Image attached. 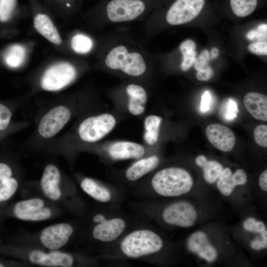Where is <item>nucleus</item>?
Instances as JSON below:
<instances>
[{"label": "nucleus", "instance_id": "nucleus-9", "mask_svg": "<svg viewBox=\"0 0 267 267\" xmlns=\"http://www.w3.org/2000/svg\"><path fill=\"white\" fill-rule=\"evenodd\" d=\"M23 177L15 165L0 161V231L7 208L22 184Z\"/></svg>", "mask_w": 267, "mask_h": 267}, {"label": "nucleus", "instance_id": "nucleus-12", "mask_svg": "<svg viewBox=\"0 0 267 267\" xmlns=\"http://www.w3.org/2000/svg\"><path fill=\"white\" fill-rule=\"evenodd\" d=\"M162 218L168 224L188 227L194 224L197 213L190 203L179 201L168 206L163 212Z\"/></svg>", "mask_w": 267, "mask_h": 267}, {"label": "nucleus", "instance_id": "nucleus-40", "mask_svg": "<svg viewBox=\"0 0 267 267\" xmlns=\"http://www.w3.org/2000/svg\"><path fill=\"white\" fill-rule=\"evenodd\" d=\"M251 247L254 250H260L261 249L267 248V241L262 240L259 239H255L251 242Z\"/></svg>", "mask_w": 267, "mask_h": 267}, {"label": "nucleus", "instance_id": "nucleus-8", "mask_svg": "<svg viewBox=\"0 0 267 267\" xmlns=\"http://www.w3.org/2000/svg\"><path fill=\"white\" fill-rule=\"evenodd\" d=\"M163 245L162 239L156 233L140 229L128 234L122 240L120 247L125 256L137 258L158 252Z\"/></svg>", "mask_w": 267, "mask_h": 267}, {"label": "nucleus", "instance_id": "nucleus-26", "mask_svg": "<svg viewBox=\"0 0 267 267\" xmlns=\"http://www.w3.org/2000/svg\"><path fill=\"white\" fill-rule=\"evenodd\" d=\"M25 56V48L21 45L14 44L6 50L4 53V59L8 66L16 68L23 63Z\"/></svg>", "mask_w": 267, "mask_h": 267}, {"label": "nucleus", "instance_id": "nucleus-29", "mask_svg": "<svg viewBox=\"0 0 267 267\" xmlns=\"http://www.w3.org/2000/svg\"><path fill=\"white\" fill-rule=\"evenodd\" d=\"M222 117L226 121H232L237 117L238 105L236 101L229 98L223 103L221 109Z\"/></svg>", "mask_w": 267, "mask_h": 267}, {"label": "nucleus", "instance_id": "nucleus-11", "mask_svg": "<svg viewBox=\"0 0 267 267\" xmlns=\"http://www.w3.org/2000/svg\"><path fill=\"white\" fill-rule=\"evenodd\" d=\"M205 0H174L166 10L165 19L171 25L188 23L201 12Z\"/></svg>", "mask_w": 267, "mask_h": 267}, {"label": "nucleus", "instance_id": "nucleus-42", "mask_svg": "<svg viewBox=\"0 0 267 267\" xmlns=\"http://www.w3.org/2000/svg\"><path fill=\"white\" fill-rule=\"evenodd\" d=\"M105 219L104 216L101 214H97L94 216L92 218L93 222L95 223H98Z\"/></svg>", "mask_w": 267, "mask_h": 267}, {"label": "nucleus", "instance_id": "nucleus-7", "mask_svg": "<svg viewBox=\"0 0 267 267\" xmlns=\"http://www.w3.org/2000/svg\"><path fill=\"white\" fill-rule=\"evenodd\" d=\"M193 184L190 174L179 167H169L157 172L151 180L154 190L165 197H176L188 192Z\"/></svg>", "mask_w": 267, "mask_h": 267}, {"label": "nucleus", "instance_id": "nucleus-41", "mask_svg": "<svg viewBox=\"0 0 267 267\" xmlns=\"http://www.w3.org/2000/svg\"><path fill=\"white\" fill-rule=\"evenodd\" d=\"M259 183L260 188L264 190H267V170L263 171L260 175L259 179Z\"/></svg>", "mask_w": 267, "mask_h": 267}, {"label": "nucleus", "instance_id": "nucleus-23", "mask_svg": "<svg viewBox=\"0 0 267 267\" xmlns=\"http://www.w3.org/2000/svg\"><path fill=\"white\" fill-rule=\"evenodd\" d=\"M195 162L198 166L202 168L204 178L209 183H212L218 179L223 169L218 162L208 160L202 155L196 157Z\"/></svg>", "mask_w": 267, "mask_h": 267}, {"label": "nucleus", "instance_id": "nucleus-10", "mask_svg": "<svg viewBox=\"0 0 267 267\" xmlns=\"http://www.w3.org/2000/svg\"><path fill=\"white\" fill-rule=\"evenodd\" d=\"M77 75V70L73 64L69 62L56 64L44 73L40 80V87L45 91H58L73 82Z\"/></svg>", "mask_w": 267, "mask_h": 267}, {"label": "nucleus", "instance_id": "nucleus-4", "mask_svg": "<svg viewBox=\"0 0 267 267\" xmlns=\"http://www.w3.org/2000/svg\"><path fill=\"white\" fill-rule=\"evenodd\" d=\"M33 185L37 194L63 209L70 208L73 198L70 182L55 163L46 164L40 180Z\"/></svg>", "mask_w": 267, "mask_h": 267}, {"label": "nucleus", "instance_id": "nucleus-5", "mask_svg": "<svg viewBox=\"0 0 267 267\" xmlns=\"http://www.w3.org/2000/svg\"><path fill=\"white\" fill-rule=\"evenodd\" d=\"M63 209L39 194L11 202L5 217L28 222L50 220L62 216Z\"/></svg>", "mask_w": 267, "mask_h": 267}, {"label": "nucleus", "instance_id": "nucleus-14", "mask_svg": "<svg viewBox=\"0 0 267 267\" xmlns=\"http://www.w3.org/2000/svg\"><path fill=\"white\" fill-rule=\"evenodd\" d=\"M125 227V222L121 218H105L93 227L92 235L96 240L111 242L121 235Z\"/></svg>", "mask_w": 267, "mask_h": 267}, {"label": "nucleus", "instance_id": "nucleus-15", "mask_svg": "<svg viewBox=\"0 0 267 267\" xmlns=\"http://www.w3.org/2000/svg\"><path fill=\"white\" fill-rule=\"evenodd\" d=\"M187 245L191 252L197 254L208 262H213L217 258L216 249L202 231H198L192 233L187 240Z\"/></svg>", "mask_w": 267, "mask_h": 267}, {"label": "nucleus", "instance_id": "nucleus-18", "mask_svg": "<svg viewBox=\"0 0 267 267\" xmlns=\"http://www.w3.org/2000/svg\"><path fill=\"white\" fill-rule=\"evenodd\" d=\"M128 96V108L133 115L138 116L143 113L147 100V95L145 89L141 85L130 83L126 87Z\"/></svg>", "mask_w": 267, "mask_h": 267}, {"label": "nucleus", "instance_id": "nucleus-16", "mask_svg": "<svg viewBox=\"0 0 267 267\" xmlns=\"http://www.w3.org/2000/svg\"><path fill=\"white\" fill-rule=\"evenodd\" d=\"M145 152L144 147L139 143L121 141L112 144L108 149L110 157L115 160L139 159Z\"/></svg>", "mask_w": 267, "mask_h": 267}, {"label": "nucleus", "instance_id": "nucleus-34", "mask_svg": "<svg viewBox=\"0 0 267 267\" xmlns=\"http://www.w3.org/2000/svg\"><path fill=\"white\" fill-rule=\"evenodd\" d=\"M267 25L262 24L259 25L256 29L248 32L246 35L247 38L250 40L257 39L264 41L267 39Z\"/></svg>", "mask_w": 267, "mask_h": 267}, {"label": "nucleus", "instance_id": "nucleus-19", "mask_svg": "<svg viewBox=\"0 0 267 267\" xmlns=\"http://www.w3.org/2000/svg\"><path fill=\"white\" fill-rule=\"evenodd\" d=\"M244 107L255 119L267 121V97L266 95L254 91L246 93L243 98Z\"/></svg>", "mask_w": 267, "mask_h": 267}, {"label": "nucleus", "instance_id": "nucleus-32", "mask_svg": "<svg viewBox=\"0 0 267 267\" xmlns=\"http://www.w3.org/2000/svg\"><path fill=\"white\" fill-rule=\"evenodd\" d=\"M12 115L11 110L6 105L0 103V132L7 129Z\"/></svg>", "mask_w": 267, "mask_h": 267}, {"label": "nucleus", "instance_id": "nucleus-17", "mask_svg": "<svg viewBox=\"0 0 267 267\" xmlns=\"http://www.w3.org/2000/svg\"><path fill=\"white\" fill-rule=\"evenodd\" d=\"M247 181V176L243 169H238L233 174L229 168H225L219 177L217 185L221 194L227 196L231 194L236 186L244 185Z\"/></svg>", "mask_w": 267, "mask_h": 267}, {"label": "nucleus", "instance_id": "nucleus-21", "mask_svg": "<svg viewBox=\"0 0 267 267\" xmlns=\"http://www.w3.org/2000/svg\"><path fill=\"white\" fill-rule=\"evenodd\" d=\"M36 30L50 42L60 44L61 39L49 17L44 14H37L34 20Z\"/></svg>", "mask_w": 267, "mask_h": 267}, {"label": "nucleus", "instance_id": "nucleus-39", "mask_svg": "<svg viewBox=\"0 0 267 267\" xmlns=\"http://www.w3.org/2000/svg\"><path fill=\"white\" fill-rule=\"evenodd\" d=\"M26 266L25 264L13 259L0 256V267H21Z\"/></svg>", "mask_w": 267, "mask_h": 267}, {"label": "nucleus", "instance_id": "nucleus-13", "mask_svg": "<svg viewBox=\"0 0 267 267\" xmlns=\"http://www.w3.org/2000/svg\"><path fill=\"white\" fill-rule=\"evenodd\" d=\"M209 141L217 149L223 152H229L233 148L236 138L232 131L220 124L208 125L205 130Z\"/></svg>", "mask_w": 267, "mask_h": 267}, {"label": "nucleus", "instance_id": "nucleus-20", "mask_svg": "<svg viewBox=\"0 0 267 267\" xmlns=\"http://www.w3.org/2000/svg\"><path fill=\"white\" fill-rule=\"evenodd\" d=\"M159 164V158L156 155L141 159L132 165L126 171V178L130 181H135L155 169Z\"/></svg>", "mask_w": 267, "mask_h": 267}, {"label": "nucleus", "instance_id": "nucleus-28", "mask_svg": "<svg viewBox=\"0 0 267 267\" xmlns=\"http://www.w3.org/2000/svg\"><path fill=\"white\" fill-rule=\"evenodd\" d=\"M71 44L73 49L79 54L89 52L93 46L92 39L88 36L80 33L72 37Z\"/></svg>", "mask_w": 267, "mask_h": 267}, {"label": "nucleus", "instance_id": "nucleus-24", "mask_svg": "<svg viewBox=\"0 0 267 267\" xmlns=\"http://www.w3.org/2000/svg\"><path fill=\"white\" fill-rule=\"evenodd\" d=\"M162 121L161 117L155 115H150L145 118L144 139L148 145H153L157 142Z\"/></svg>", "mask_w": 267, "mask_h": 267}, {"label": "nucleus", "instance_id": "nucleus-25", "mask_svg": "<svg viewBox=\"0 0 267 267\" xmlns=\"http://www.w3.org/2000/svg\"><path fill=\"white\" fill-rule=\"evenodd\" d=\"M195 48V43L191 40H186L180 44L179 49L182 55L180 68L183 71H187L194 65L197 58Z\"/></svg>", "mask_w": 267, "mask_h": 267}, {"label": "nucleus", "instance_id": "nucleus-31", "mask_svg": "<svg viewBox=\"0 0 267 267\" xmlns=\"http://www.w3.org/2000/svg\"><path fill=\"white\" fill-rule=\"evenodd\" d=\"M254 138L257 144L264 147H267V126L260 125L255 127L254 130Z\"/></svg>", "mask_w": 267, "mask_h": 267}, {"label": "nucleus", "instance_id": "nucleus-27", "mask_svg": "<svg viewBox=\"0 0 267 267\" xmlns=\"http://www.w3.org/2000/svg\"><path fill=\"white\" fill-rule=\"evenodd\" d=\"M232 12L236 16L244 17L250 15L256 9L258 0H230Z\"/></svg>", "mask_w": 267, "mask_h": 267}, {"label": "nucleus", "instance_id": "nucleus-35", "mask_svg": "<svg viewBox=\"0 0 267 267\" xmlns=\"http://www.w3.org/2000/svg\"><path fill=\"white\" fill-rule=\"evenodd\" d=\"M248 49L257 55H267V42L266 41L254 42L248 45Z\"/></svg>", "mask_w": 267, "mask_h": 267}, {"label": "nucleus", "instance_id": "nucleus-37", "mask_svg": "<svg viewBox=\"0 0 267 267\" xmlns=\"http://www.w3.org/2000/svg\"><path fill=\"white\" fill-rule=\"evenodd\" d=\"M212 101V95L210 92L206 90L202 94L200 104V110L205 113L210 109Z\"/></svg>", "mask_w": 267, "mask_h": 267}, {"label": "nucleus", "instance_id": "nucleus-6", "mask_svg": "<svg viewBox=\"0 0 267 267\" xmlns=\"http://www.w3.org/2000/svg\"><path fill=\"white\" fill-rule=\"evenodd\" d=\"M158 0H102L97 10L105 23L129 22L142 18L155 6Z\"/></svg>", "mask_w": 267, "mask_h": 267}, {"label": "nucleus", "instance_id": "nucleus-2", "mask_svg": "<svg viewBox=\"0 0 267 267\" xmlns=\"http://www.w3.org/2000/svg\"><path fill=\"white\" fill-rule=\"evenodd\" d=\"M0 256L26 265L44 267H71L76 263L72 253L63 250H47L0 239Z\"/></svg>", "mask_w": 267, "mask_h": 267}, {"label": "nucleus", "instance_id": "nucleus-30", "mask_svg": "<svg viewBox=\"0 0 267 267\" xmlns=\"http://www.w3.org/2000/svg\"><path fill=\"white\" fill-rule=\"evenodd\" d=\"M16 4L17 0H0V21H7L10 18Z\"/></svg>", "mask_w": 267, "mask_h": 267}, {"label": "nucleus", "instance_id": "nucleus-36", "mask_svg": "<svg viewBox=\"0 0 267 267\" xmlns=\"http://www.w3.org/2000/svg\"><path fill=\"white\" fill-rule=\"evenodd\" d=\"M210 53L207 49L203 50L194 64L195 69L196 71L204 69L208 66L210 60Z\"/></svg>", "mask_w": 267, "mask_h": 267}, {"label": "nucleus", "instance_id": "nucleus-43", "mask_svg": "<svg viewBox=\"0 0 267 267\" xmlns=\"http://www.w3.org/2000/svg\"><path fill=\"white\" fill-rule=\"evenodd\" d=\"M219 51L218 48L216 47H214L211 50V57L212 59H215L219 55Z\"/></svg>", "mask_w": 267, "mask_h": 267}, {"label": "nucleus", "instance_id": "nucleus-22", "mask_svg": "<svg viewBox=\"0 0 267 267\" xmlns=\"http://www.w3.org/2000/svg\"><path fill=\"white\" fill-rule=\"evenodd\" d=\"M80 185L86 193L97 201L107 202L111 199V194L110 191L91 178H82L80 180Z\"/></svg>", "mask_w": 267, "mask_h": 267}, {"label": "nucleus", "instance_id": "nucleus-33", "mask_svg": "<svg viewBox=\"0 0 267 267\" xmlns=\"http://www.w3.org/2000/svg\"><path fill=\"white\" fill-rule=\"evenodd\" d=\"M244 228L248 231L261 233L266 230L265 223L253 218L247 219L243 223Z\"/></svg>", "mask_w": 267, "mask_h": 267}, {"label": "nucleus", "instance_id": "nucleus-1", "mask_svg": "<svg viewBox=\"0 0 267 267\" xmlns=\"http://www.w3.org/2000/svg\"><path fill=\"white\" fill-rule=\"evenodd\" d=\"M146 52L137 43L124 37L114 38L105 45V68L131 77H139L147 68Z\"/></svg>", "mask_w": 267, "mask_h": 267}, {"label": "nucleus", "instance_id": "nucleus-38", "mask_svg": "<svg viewBox=\"0 0 267 267\" xmlns=\"http://www.w3.org/2000/svg\"><path fill=\"white\" fill-rule=\"evenodd\" d=\"M213 69L210 66L197 71L196 77L199 81H207L210 79L214 75Z\"/></svg>", "mask_w": 267, "mask_h": 267}, {"label": "nucleus", "instance_id": "nucleus-3", "mask_svg": "<svg viewBox=\"0 0 267 267\" xmlns=\"http://www.w3.org/2000/svg\"><path fill=\"white\" fill-rule=\"evenodd\" d=\"M74 233V227L72 224L61 222L49 225L34 233H20L0 239L47 250H62L70 242Z\"/></svg>", "mask_w": 267, "mask_h": 267}]
</instances>
